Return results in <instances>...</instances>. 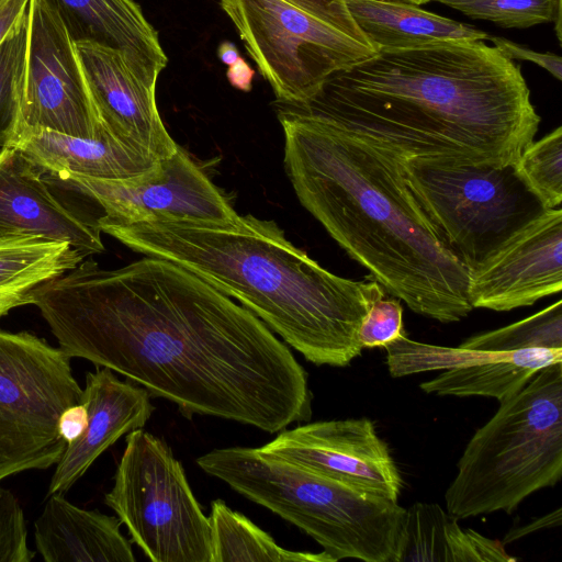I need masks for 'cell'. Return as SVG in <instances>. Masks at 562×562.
Instances as JSON below:
<instances>
[{
  "label": "cell",
  "instance_id": "6da1fadb",
  "mask_svg": "<svg viewBox=\"0 0 562 562\" xmlns=\"http://www.w3.org/2000/svg\"><path fill=\"white\" fill-rule=\"evenodd\" d=\"M35 305L59 348L117 372L187 418L277 434L312 415L289 346L243 305L166 259L117 269L92 259L40 285Z\"/></svg>",
  "mask_w": 562,
  "mask_h": 562
},
{
  "label": "cell",
  "instance_id": "7a4b0ae2",
  "mask_svg": "<svg viewBox=\"0 0 562 562\" xmlns=\"http://www.w3.org/2000/svg\"><path fill=\"white\" fill-rule=\"evenodd\" d=\"M286 105L442 165L515 164L540 124L520 66L484 41L379 50Z\"/></svg>",
  "mask_w": 562,
  "mask_h": 562
},
{
  "label": "cell",
  "instance_id": "3957f363",
  "mask_svg": "<svg viewBox=\"0 0 562 562\" xmlns=\"http://www.w3.org/2000/svg\"><path fill=\"white\" fill-rule=\"evenodd\" d=\"M278 117L294 192L339 246L413 312L441 323L468 316L469 272L424 213L394 154L286 104Z\"/></svg>",
  "mask_w": 562,
  "mask_h": 562
},
{
  "label": "cell",
  "instance_id": "277c9868",
  "mask_svg": "<svg viewBox=\"0 0 562 562\" xmlns=\"http://www.w3.org/2000/svg\"><path fill=\"white\" fill-rule=\"evenodd\" d=\"M98 227L133 251L173 262L236 299L316 366L346 367L358 357L360 324L385 296L375 280L331 273L273 221L254 215L229 223L155 220Z\"/></svg>",
  "mask_w": 562,
  "mask_h": 562
},
{
  "label": "cell",
  "instance_id": "5b68a950",
  "mask_svg": "<svg viewBox=\"0 0 562 562\" xmlns=\"http://www.w3.org/2000/svg\"><path fill=\"white\" fill-rule=\"evenodd\" d=\"M206 474L312 537L334 561L396 562L406 508L259 448L213 449L196 459Z\"/></svg>",
  "mask_w": 562,
  "mask_h": 562
},
{
  "label": "cell",
  "instance_id": "8992f818",
  "mask_svg": "<svg viewBox=\"0 0 562 562\" xmlns=\"http://www.w3.org/2000/svg\"><path fill=\"white\" fill-rule=\"evenodd\" d=\"M561 476L562 362H557L501 402L473 434L445 493L446 508L457 519L510 514Z\"/></svg>",
  "mask_w": 562,
  "mask_h": 562
},
{
  "label": "cell",
  "instance_id": "52a82bcc",
  "mask_svg": "<svg viewBox=\"0 0 562 562\" xmlns=\"http://www.w3.org/2000/svg\"><path fill=\"white\" fill-rule=\"evenodd\" d=\"M279 102L311 101L335 74L378 49L345 0H220Z\"/></svg>",
  "mask_w": 562,
  "mask_h": 562
},
{
  "label": "cell",
  "instance_id": "ba28073f",
  "mask_svg": "<svg viewBox=\"0 0 562 562\" xmlns=\"http://www.w3.org/2000/svg\"><path fill=\"white\" fill-rule=\"evenodd\" d=\"M394 156L424 213L469 273L547 210L514 164L442 165Z\"/></svg>",
  "mask_w": 562,
  "mask_h": 562
},
{
  "label": "cell",
  "instance_id": "9c48e42d",
  "mask_svg": "<svg viewBox=\"0 0 562 562\" xmlns=\"http://www.w3.org/2000/svg\"><path fill=\"white\" fill-rule=\"evenodd\" d=\"M104 503L153 562H210L211 533L182 464L142 428L127 434Z\"/></svg>",
  "mask_w": 562,
  "mask_h": 562
},
{
  "label": "cell",
  "instance_id": "30bf717a",
  "mask_svg": "<svg viewBox=\"0 0 562 562\" xmlns=\"http://www.w3.org/2000/svg\"><path fill=\"white\" fill-rule=\"evenodd\" d=\"M81 394L60 348L29 331L0 328V482L59 461L67 442L58 420Z\"/></svg>",
  "mask_w": 562,
  "mask_h": 562
},
{
  "label": "cell",
  "instance_id": "8fae6325",
  "mask_svg": "<svg viewBox=\"0 0 562 562\" xmlns=\"http://www.w3.org/2000/svg\"><path fill=\"white\" fill-rule=\"evenodd\" d=\"M38 128L87 138L109 133L93 104L76 43L45 0H30L24 83L14 137Z\"/></svg>",
  "mask_w": 562,
  "mask_h": 562
},
{
  "label": "cell",
  "instance_id": "7c38bea8",
  "mask_svg": "<svg viewBox=\"0 0 562 562\" xmlns=\"http://www.w3.org/2000/svg\"><path fill=\"white\" fill-rule=\"evenodd\" d=\"M52 179L89 198L103 210V215L95 221L97 226L155 220L229 223L239 215L180 146L143 176L104 179L66 175Z\"/></svg>",
  "mask_w": 562,
  "mask_h": 562
},
{
  "label": "cell",
  "instance_id": "4fadbf2b",
  "mask_svg": "<svg viewBox=\"0 0 562 562\" xmlns=\"http://www.w3.org/2000/svg\"><path fill=\"white\" fill-rule=\"evenodd\" d=\"M260 451L397 501L403 481L387 445L366 417L307 423L280 431Z\"/></svg>",
  "mask_w": 562,
  "mask_h": 562
},
{
  "label": "cell",
  "instance_id": "5bb4252c",
  "mask_svg": "<svg viewBox=\"0 0 562 562\" xmlns=\"http://www.w3.org/2000/svg\"><path fill=\"white\" fill-rule=\"evenodd\" d=\"M562 289V210L548 209L506 239L469 273L473 308L530 306Z\"/></svg>",
  "mask_w": 562,
  "mask_h": 562
},
{
  "label": "cell",
  "instance_id": "9a60e30c",
  "mask_svg": "<svg viewBox=\"0 0 562 562\" xmlns=\"http://www.w3.org/2000/svg\"><path fill=\"white\" fill-rule=\"evenodd\" d=\"M87 85L103 127L117 140L164 160L179 145L166 130L156 104V86L142 79L119 50L75 42Z\"/></svg>",
  "mask_w": 562,
  "mask_h": 562
},
{
  "label": "cell",
  "instance_id": "2e32d148",
  "mask_svg": "<svg viewBox=\"0 0 562 562\" xmlns=\"http://www.w3.org/2000/svg\"><path fill=\"white\" fill-rule=\"evenodd\" d=\"M44 171L13 146L0 150V238L67 243L85 258L104 250L97 223L86 221L50 191Z\"/></svg>",
  "mask_w": 562,
  "mask_h": 562
},
{
  "label": "cell",
  "instance_id": "e0dca14e",
  "mask_svg": "<svg viewBox=\"0 0 562 562\" xmlns=\"http://www.w3.org/2000/svg\"><path fill=\"white\" fill-rule=\"evenodd\" d=\"M80 403L88 413L86 429L67 443L46 497L67 492L102 452L123 435L145 426L154 412L147 390L117 379L103 367L87 373Z\"/></svg>",
  "mask_w": 562,
  "mask_h": 562
},
{
  "label": "cell",
  "instance_id": "ac0fdd59",
  "mask_svg": "<svg viewBox=\"0 0 562 562\" xmlns=\"http://www.w3.org/2000/svg\"><path fill=\"white\" fill-rule=\"evenodd\" d=\"M74 42H90L121 52L151 86L168 58L158 33L133 0H45Z\"/></svg>",
  "mask_w": 562,
  "mask_h": 562
},
{
  "label": "cell",
  "instance_id": "d6986e66",
  "mask_svg": "<svg viewBox=\"0 0 562 562\" xmlns=\"http://www.w3.org/2000/svg\"><path fill=\"white\" fill-rule=\"evenodd\" d=\"M37 165L46 176L80 175L104 179H127L146 175L160 160L135 150L111 134L77 137L38 128L20 132L11 145Z\"/></svg>",
  "mask_w": 562,
  "mask_h": 562
},
{
  "label": "cell",
  "instance_id": "ffe728a7",
  "mask_svg": "<svg viewBox=\"0 0 562 562\" xmlns=\"http://www.w3.org/2000/svg\"><path fill=\"white\" fill-rule=\"evenodd\" d=\"M120 526L117 517L80 508L55 493L34 521L35 544L46 562H134Z\"/></svg>",
  "mask_w": 562,
  "mask_h": 562
},
{
  "label": "cell",
  "instance_id": "44dd1931",
  "mask_svg": "<svg viewBox=\"0 0 562 562\" xmlns=\"http://www.w3.org/2000/svg\"><path fill=\"white\" fill-rule=\"evenodd\" d=\"M355 22L379 50L485 41L486 32L402 0H345Z\"/></svg>",
  "mask_w": 562,
  "mask_h": 562
},
{
  "label": "cell",
  "instance_id": "7402d4cb",
  "mask_svg": "<svg viewBox=\"0 0 562 562\" xmlns=\"http://www.w3.org/2000/svg\"><path fill=\"white\" fill-rule=\"evenodd\" d=\"M512 562L503 543L472 529L435 503L417 502L406 508L396 562Z\"/></svg>",
  "mask_w": 562,
  "mask_h": 562
},
{
  "label": "cell",
  "instance_id": "603a6c76",
  "mask_svg": "<svg viewBox=\"0 0 562 562\" xmlns=\"http://www.w3.org/2000/svg\"><path fill=\"white\" fill-rule=\"evenodd\" d=\"M557 362H562V349L497 352L484 362L445 370L419 387L428 394L485 396L501 403L519 392L540 370Z\"/></svg>",
  "mask_w": 562,
  "mask_h": 562
},
{
  "label": "cell",
  "instance_id": "cb8c5ba5",
  "mask_svg": "<svg viewBox=\"0 0 562 562\" xmlns=\"http://www.w3.org/2000/svg\"><path fill=\"white\" fill-rule=\"evenodd\" d=\"M85 257L67 243L35 237L0 238V318L30 305L34 291L77 267Z\"/></svg>",
  "mask_w": 562,
  "mask_h": 562
},
{
  "label": "cell",
  "instance_id": "d4e9b609",
  "mask_svg": "<svg viewBox=\"0 0 562 562\" xmlns=\"http://www.w3.org/2000/svg\"><path fill=\"white\" fill-rule=\"evenodd\" d=\"M210 562H335L324 551H292L274 539L244 514L229 508L222 499L211 503Z\"/></svg>",
  "mask_w": 562,
  "mask_h": 562
},
{
  "label": "cell",
  "instance_id": "484cf974",
  "mask_svg": "<svg viewBox=\"0 0 562 562\" xmlns=\"http://www.w3.org/2000/svg\"><path fill=\"white\" fill-rule=\"evenodd\" d=\"M459 347L484 352L526 348L562 349V302L558 300L527 318L472 336Z\"/></svg>",
  "mask_w": 562,
  "mask_h": 562
},
{
  "label": "cell",
  "instance_id": "4316f807",
  "mask_svg": "<svg viewBox=\"0 0 562 562\" xmlns=\"http://www.w3.org/2000/svg\"><path fill=\"white\" fill-rule=\"evenodd\" d=\"M515 169L544 209L562 201V127L529 143L515 161Z\"/></svg>",
  "mask_w": 562,
  "mask_h": 562
},
{
  "label": "cell",
  "instance_id": "83f0119b",
  "mask_svg": "<svg viewBox=\"0 0 562 562\" xmlns=\"http://www.w3.org/2000/svg\"><path fill=\"white\" fill-rule=\"evenodd\" d=\"M463 15L506 29L554 23L561 41V0H437Z\"/></svg>",
  "mask_w": 562,
  "mask_h": 562
},
{
  "label": "cell",
  "instance_id": "f1b7e54d",
  "mask_svg": "<svg viewBox=\"0 0 562 562\" xmlns=\"http://www.w3.org/2000/svg\"><path fill=\"white\" fill-rule=\"evenodd\" d=\"M29 12L0 45V147L10 146L19 122L24 83Z\"/></svg>",
  "mask_w": 562,
  "mask_h": 562
},
{
  "label": "cell",
  "instance_id": "f546056e",
  "mask_svg": "<svg viewBox=\"0 0 562 562\" xmlns=\"http://www.w3.org/2000/svg\"><path fill=\"white\" fill-rule=\"evenodd\" d=\"M384 348L387 368L394 378L429 370L467 367L490 360L497 353L427 345L411 340L405 335Z\"/></svg>",
  "mask_w": 562,
  "mask_h": 562
},
{
  "label": "cell",
  "instance_id": "4dcf8cb0",
  "mask_svg": "<svg viewBox=\"0 0 562 562\" xmlns=\"http://www.w3.org/2000/svg\"><path fill=\"white\" fill-rule=\"evenodd\" d=\"M35 552L27 544L26 521L20 502L0 487V562H30Z\"/></svg>",
  "mask_w": 562,
  "mask_h": 562
},
{
  "label": "cell",
  "instance_id": "1f68e13d",
  "mask_svg": "<svg viewBox=\"0 0 562 562\" xmlns=\"http://www.w3.org/2000/svg\"><path fill=\"white\" fill-rule=\"evenodd\" d=\"M403 335V307L385 296L372 303L358 330L362 348L385 347Z\"/></svg>",
  "mask_w": 562,
  "mask_h": 562
},
{
  "label": "cell",
  "instance_id": "d6a6232c",
  "mask_svg": "<svg viewBox=\"0 0 562 562\" xmlns=\"http://www.w3.org/2000/svg\"><path fill=\"white\" fill-rule=\"evenodd\" d=\"M494 46L510 60H528L546 69L558 80L562 79V59L553 53H538L499 36H490Z\"/></svg>",
  "mask_w": 562,
  "mask_h": 562
},
{
  "label": "cell",
  "instance_id": "836d02e7",
  "mask_svg": "<svg viewBox=\"0 0 562 562\" xmlns=\"http://www.w3.org/2000/svg\"><path fill=\"white\" fill-rule=\"evenodd\" d=\"M88 413L83 404L78 403L67 407L58 420V431L67 442L76 440L86 429Z\"/></svg>",
  "mask_w": 562,
  "mask_h": 562
},
{
  "label": "cell",
  "instance_id": "e575fe53",
  "mask_svg": "<svg viewBox=\"0 0 562 562\" xmlns=\"http://www.w3.org/2000/svg\"><path fill=\"white\" fill-rule=\"evenodd\" d=\"M30 0H0V45L29 12Z\"/></svg>",
  "mask_w": 562,
  "mask_h": 562
},
{
  "label": "cell",
  "instance_id": "d590c367",
  "mask_svg": "<svg viewBox=\"0 0 562 562\" xmlns=\"http://www.w3.org/2000/svg\"><path fill=\"white\" fill-rule=\"evenodd\" d=\"M227 66L226 76L231 85L236 89L249 91L255 74L250 66L240 56L227 64Z\"/></svg>",
  "mask_w": 562,
  "mask_h": 562
},
{
  "label": "cell",
  "instance_id": "8d00e7d4",
  "mask_svg": "<svg viewBox=\"0 0 562 562\" xmlns=\"http://www.w3.org/2000/svg\"><path fill=\"white\" fill-rule=\"evenodd\" d=\"M554 521L561 524V508L552 512L543 517L537 518L532 520L530 524L510 529L502 541L503 544L507 542H513L521 537L527 536L528 533L535 532L539 529L554 526Z\"/></svg>",
  "mask_w": 562,
  "mask_h": 562
},
{
  "label": "cell",
  "instance_id": "74e56055",
  "mask_svg": "<svg viewBox=\"0 0 562 562\" xmlns=\"http://www.w3.org/2000/svg\"><path fill=\"white\" fill-rule=\"evenodd\" d=\"M402 1H406V2H409V3H414V4H417V5H422V4H425L429 1H432V0H402Z\"/></svg>",
  "mask_w": 562,
  "mask_h": 562
}]
</instances>
